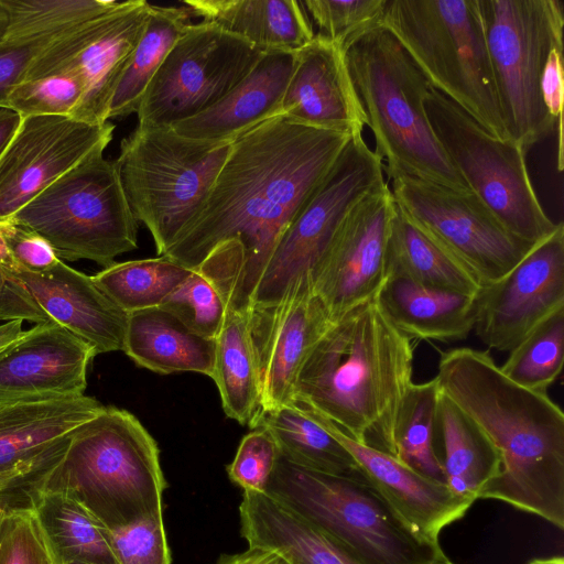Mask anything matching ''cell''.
I'll use <instances>...</instances> for the list:
<instances>
[{
	"instance_id": "1",
	"label": "cell",
	"mask_w": 564,
	"mask_h": 564,
	"mask_svg": "<svg viewBox=\"0 0 564 564\" xmlns=\"http://www.w3.org/2000/svg\"><path fill=\"white\" fill-rule=\"evenodd\" d=\"M350 135L271 118L236 139L196 217L163 257L204 274L226 307H252L280 238Z\"/></svg>"
},
{
	"instance_id": "2",
	"label": "cell",
	"mask_w": 564,
	"mask_h": 564,
	"mask_svg": "<svg viewBox=\"0 0 564 564\" xmlns=\"http://www.w3.org/2000/svg\"><path fill=\"white\" fill-rule=\"evenodd\" d=\"M436 382L486 433L500 470L478 499H496L564 528V413L546 392L508 379L487 350L443 351Z\"/></svg>"
},
{
	"instance_id": "3",
	"label": "cell",
	"mask_w": 564,
	"mask_h": 564,
	"mask_svg": "<svg viewBox=\"0 0 564 564\" xmlns=\"http://www.w3.org/2000/svg\"><path fill=\"white\" fill-rule=\"evenodd\" d=\"M411 338L377 296L333 319L307 354L292 403L358 443L394 456V426L413 383Z\"/></svg>"
},
{
	"instance_id": "4",
	"label": "cell",
	"mask_w": 564,
	"mask_h": 564,
	"mask_svg": "<svg viewBox=\"0 0 564 564\" xmlns=\"http://www.w3.org/2000/svg\"><path fill=\"white\" fill-rule=\"evenodd\" d=\"M343 51L388 180L413 176L471 192L430 124L424 104L433 87L394 34L379 23L349 40Z\"/></svg>"
},
{
	"instance_id": "5",
	"label": "cell",
	"mask_w": 564,
	"mask_h": 564,
	"mask_svg": "<svg viewBox=\"0 0 564 564\" xmlns=\"http://www.w3.org/2000/svg\"><path fill=\"white\" fill-rule=\"evenodd\" d=\"M165 487L155 440L132 413L104 406L74 432L43 490L72 496L115 530L163 516Z\"/></svg>"
},
{
	"instance_id": "6",
	"label": "cell",
	"mask_w": 564,
	"mask_h": 564,
	"mask_svg": "<svg viewBox=\"0 0 564 564\" xmlns=\"http://www.w3.org/2000/svg\"><path fill=\"white\" fill-rule=\"evenodd\" d=\"M381 23L432 87L489 133L509 140L496 93L480 0H387Z\"/></svg>"
},
{
	"instance_id": "7",
	"label": "cell",
	"mask_w": 564,
	"mask_h": 564,
	"mask_svg": "<svg viewBox=\"0 0 564 564\" xmlns=\"http://www.w3.org/2000/svg\"><path fill=\"white\" fill-rule=\"evenodd\" d=\"M340 544L360 564H431L438 542L416 536L365 477L332 475L280 456L265 491Z\"/></svg>"
},
{
	"instance_id": "8",
	"label": "cell",
	"mask_w": 564,
	"mask_h": 564,
	"mask_svg": "<svg viewBox=\"0 0 564 564\" xmlns=\"http://www.w3.org/2000/svg\"><path fill=\"white\" fill-rule=\"evenodd\" d=\"M232 142H205L170 127H137L115 164L138 221L163 256L203 207Z\"/></svg>"
},
{
	"instance_id": "9",
	"label": "cell",
	"mask_w": 564,
	"mask_h": 564,
	"mask_svg": "<svg viewBox=\"0 0 564 564\" xmlns=\"http://www.w3.org/2000/svg\"><path fill=\"white\" fill-rule=\"evenodd\" d=\"M10 221L41 236L62 261L87 259L107 268L138 248V221L104 151L63 174Z\"/></svg>"
},
{
	"instance_id": "10",
	"label": "cell",
	"mask_w": 564,
	"mask_h": 564,
	"mask_svg": "<svg viewBox=\"0 0 564 564\" xmlns=\"http://www.w3.org/2000/svg\"><path fill=\"white\" fill-rule=\"evenodd\" d=\"M480 2L503 126L509 140L528 151L556 131L541 83L551 51L563 47V2Z\"/></svg>"
},
{
	"instance_id": "11",
	"label": "cell",
	"mask_w": 564,
	"mask_h": 564,
	"mask_svg": "<svg viewBox=\"0 0 564 564\" xmlns=\"http://www.w3.org/2000/svg\"><path fill=\"white\" fill-rule=\"evenodd\" d=\"M425 110L446 156L500 223L536 245L557 227L544 212L531 182L527 151L489 133L468 112L432 88Z\"/></svg>"
},
{
	"instance_id": "12",
	"label": "cell",
	"mask_w": 564,
	"mask_h": 564,
	"mask_svg": "<svg viewBox=\"0 0 564 564\" xmlns=\"http://www.w3.org/2000/svg\"><path fill=\"white\" fill-rule=\"evenodd\" d=\"M264 53L213 22L191 23L149 84L138 126L172 127L210 108Z\"/></svg>"
},
{
	"instance_id": "13",
	"label": "cell",
	"mask_w": 564,
	"mask_h": 564,
	"mask_svg": "<svg viewBox=\"0 0 564 564\" xmlns=\"http://www.w3.org/2000/svg\"><path fill=\"white\" fill-rule=\"evenodd\" d=\"M386 184L383 163L362 134L350 138L326 178L276 243L254 291L252 306L276 303L301 279L311 278L349 210Z\"/></svg>"
},
{
	"instance_id": "14",
	"label": "cell",
	"mask_w": 564,
	"mask_h": 564,
	"mask_svg": "<svg viewBox=\"0 0 564 564\" xmlns=\"http://www.w3.org/2000/svg\"><path fill=\"white\" fill-rule=\"evenodd\" d=\"M397 207L482 285L510 272L535 246L511 234L474 192L413 176L388 184Z\"/></svg>"
},
{
	"instance_id": "15",
	"label": "cell",
	"mask_w": 564,
	"mask_h": 564,
	"mask_svg": "<svg viewBox=\"0 0 564 564\" xmlns=\"http://www.w3.org/2000/svg\"><path fill=\"white\" fill-rule=\"evenodd\" d=\"M0 321L55 323L98 354L123 349L128 314L88 276L58 260L33 272L14 264L0 243Z\"/></svg>"
},
{
	"instance_id": "16",
	"label": "cell",
	"mask_w": 564,
	"mask_h": 564,
	"mask_svg": "<svg viewBox=\"0 0 564 564\" xmlns=\"http://www.w3.org/2000/svg\"><path fill=\"white\" fill-rule=\"evenodd\" d=\"M150 7L144 0L121 1L70 29L39 55L24 80L57 74L78 76L85 95L74 118L106 123L111 97L144 31Z\"/></svg>"
},
{
	"instance_id": "17",
	"label": "cell",
	"mask_w": 564,
	"mask_h": 564,
	"mask_svg": "<svg viewBox=\"0 0 564 564\" xmlns=\"http://www.w3.org/2000/svg\"><path fill=\"white\" fill-rule=\"evenodd\" d=\"M395 212L387 183L349 210L315 264L310 278L312 290L332 321L375 297L384 283Z\"/></svg>"
},
{
	"instance_id": "18",
	"label": "cell",
	"mask_w": 564,
	"mask_h": 564,
	"mask_svg": "<svg viewBox=\"0 0 564 564\" xmlns=\"http://www.w3.org/2000/svg\"><path fill=\"white\" fill-rule=\"evenodd\" d=\"M474 329L482 344L509 352L564 308V226L536 243L503 278L474 295Z\"/></svg>"
},
{
	"instance_id": "19",
	"label": "cell",
	"mask_w": 564,
	"mask_h": 564,
	"mask_svg": "<svg viewBox=\"0 0 564 564\" xmlns=\"http://www.w3.org/2000/svg\"><path fill=\"white\" fill-rule=\"evenodd\" d=\"M115 124L72 117H21L0 155V224L42 191L112 140Z\"/></svg>"
},
{
	"instance_id": "20",
	"label": "cell",
	"mask_w": 564,
	"mask_h": 564,
	"mask_svg": "<svg viewBox=\"0 0 564 564\" xmlns=\"http://www.w3.org/2000/svg\"><path fill=\"white\" fill-rule=\"evenodd\" d=\"M330 322L310 278L301 279L276 303L250 308L263 413L292 403L301 367Z\"/></svg>"
},
{
	"instance_id": "21",
	"label": "cell",
	"mask_w": 564,
	"mask_h": 564,
	"mask_svg": "<svg viewBox=\"0 0 564 564\" xmlns=\"http://www.w3.org/2000/svg\"><path fill=\"white\" fill-rule=\"evenodd\" d=\"M96 356L63 326L35 324L0 355V405L83 395Z\"/></svg>"
},
{
	"instance_id": "22",
	"label": "cell",
	"mask_w": 564,
	"mask_h": 564,
	"mask_svg": "<svg viewBox=\"0 0 564 564\" xmlns=\"http://www.w3.org/2000/svg\"><path fill=\"white\" fill-rule=\"evenodd\" d=\"M305 412L348 451L366 480L420 539L438 542L440 532L459 520L473 505L456 496L446 484L416 473L394 456L358 443L325 419Z\"/></svg>"
},
{
	"instance_id": "23",
	"label": "cell",
	"mask_w": 564,
	"mask_h": 564,
	"mask_svg": "<svg viewBox=\"0 0 564 564\" xmlns=\"http://www.w3.org/2000/svg\"><path fill=\"white\" fill-rule=\"evenodd\" d=\"M282 116L307 127L361 135L365 112L352 87L343 48L319 35L294 52Z\"/></svg>"
},
{
	"instance_id": "24",
	"label": "cell",
	"mask_w": 564,
	"mask_h": 564,
	"mask_svg": "<svg viewBox=\"0 0 564 564\" xmlns=\"http://www.w3.org/2000/svg\"><path fill=\"white\" fill-rule=\"evenodd\" d=\"M105 405L88 395L0 405V476L55 466L74 432Z\"/></svg>"
},
{
	"instance_id": "25",
	"label": "cell",
	"mask_w": 564,
	"mask_h": 564,
	"mask_svg": "<svg viewBox=\"0 0 564 564\" xmlns=\"http://www.w3.org/2000/svg\"><path fill=\"white\" fill-rule=\"evenodd\" d=\"M293 64L294 52L264 53L256 67L218 102L170 128L192 140L234 142L260 123L282 116Z\"/></svg>"
},
{
	"instance_id": "26",
	"label": "cell",
	"mask_w": 564,
	"mask_h": 564,
	"mask_svg": "<svg viewBox=\"0 0 564 564\" xmlns=\"http://www.w3.org/2000/svg\"><path fill=\"white\" fill-rule=\"evenodd\" d=\"M239 514L248 545L271 550L289 564H360L332 538L264 492L243 491Z\"/></svg>"
},
{
	"instance_id": "27",
	"label": "cell",
	"mask_w": 564,
	"mask_h": 564,
	"mask_svg": "<svg viewBox=\"0 0 564 564\" xmlns=\"http://www.w3.org/2000/svg\"><path fill=\"white\" fill-rule=\"evenodd\" d=\"M376 296L392 324L409 338L449 343L465 339L474 329V295L388 275Z\"/></svg>"
},
{
	"instance_id": "28",
	"label": "cell",
	"mask_w": 564,
	"mask_h": 564,
	"mask_svg": "<svg viewBox=\"0 0 564 564\" xmlns=\"http://www.w3.org/2000/svg\"><path fill=\"white\" fill-rule=\"evenodd\" d=\"M192 17L213 22L263 52H295L311 42L313 24L296 0H185Z\"/></svg>"
},
{
	"instance_id": "29",
	"label": "cell",
	"mask_w": 564,
	"mask_h": 564,
	"mask_svg": "<svg viewBox=\"0 0 564 564\" xmlns=\"http://www.w3.org/2000/svg\"><path fill=\"white\" fill-rule=\"evenodd\" d=\"M122 350L138 366L158 373L213 375L214 340L194 334L159 306L128 314Z\"/></svg>"
},
{
	"instance_id": "30",
	"label": "cell",
	"mask_w": 564,
	"mask_h": 564,
	"mask_svg": "<svg viewBox=\"0 0 564 564\" xmlns=\"http://www.w3.org/2000/svg\"><path fill=\"white\" fill-rule=\"evenodd\" d=\"M250 310H226L221 329L214 339L215 381L225 414L254 429L263 413L261 375L252 343Z\"/></svg>"
},
{
	"instance_id": "31",
	"label": "cell",
	"mask_w": 564,
	"mask_h": 564,
	"mask_svg": "<svg viewBox=\"0 0 564 564\" xmlns=\"http://www.w3.org/2000/svg\"><path fill=\"white\" fill-rule=\"evenodd\" d=\"M33 510L54 564H120L110 530L72 496L42 490Z\"/></svg>"
},
{
	"instance_id": "32",
	"label": "cell",
	"mask_w": 564,
	"mask_h": 564,
	"mask_svg": "<svg viewBox=\"0 0 564 564\" xmlns=\"http://www.w3.org/2000/svg\"><path fill=\"white\" fill-rule=\"evenodd\" d=\"M438 431L444 447L445 484L456 496L474 502L500 470L499 451L477 423L441 391Z\"/></svg>"
},
{
	"instance_id": "33",
	"label": "cell",
	"mask_w": 564,
	"mask_h": 564,
	"mask_svg": "<svg viewBox=\"0 0 564 564\" xmlns=\"http://www.w3.org/2000/svg\"><path fill=\"white\" fill-rule=\"evenodd\" d=\"M387 276L400 275L423 285L475 295L477 280L445 249L421 231L397 207L386 253Z\"/></svg>"
},
{
	"instance_id": "34",
	"label": "cell",
	"mask_w": 564,
	"mask_h": 564,
	"mask_svg": "<svg viewBox=\"0 0 564 564\" xmlns=\"http://www.w3.org/2000/svg\"><path fill=\"white\" fill-rule=\"evenodd\" d=\"M257 426L267 429L280 456L296 466L332 475L364 477L348 451L293 403L264 412Z\"/></svg>"
},
{
	"instance_id": "35",
	"label": "cell",
	"mask_w": 564,
	"mask_h": 564,
	"mask_svg": "<svg viewBox=\"0 0 564 564\" xmlns=\"http://www.w3.org/2000/svg\"><path fill=\"white\" fill-rule=\"evenodd\" d=\"M191 17L186 7L151 4L144 31L111 97L108 121L137 113L152 78L192 23Z\"/></svg>"
},
{
	"instance_id": "36",
	"label": "cell",
	"mask_w": 564,
	"mask_h": 564,
	"mask_svg": "<svg viewBox=\"0 0 564 564\" xmlns=\"http://www.w3.org/2000/svg\"><path fill=\"white\" fill-rule=\"evenodd\" d=\"M440 389L436 379L412 383L400 405L394 426V457L416 473L445 484L436 453Z\"/></svg>"
},
{
	"instance_id": "37",
	"label": "cell",
	"mask_w": 564,
	"mask_h": 564,
	"mask_svg": "<svg viewBox=\"0 0 564 564\" xmlns=\"http://www.w3.org/2000/svg\"><path fill=\"white\" fill-rule=\"evenodd\" d=\"M191 271L161 256L115 262L91 279L118 307L130 314L160 306Z\"/></svg>"
},
{
	"instance_id": "38",
	"label": "cell",
	"mask_w": 564,
	"mask_h": 564,
	"mask_svg": "<svg viewBox=\"0 0 564 564\" xmlns=\"http://www.w3.org/2000/svg\"><path fill=\"white\" fill-rule=\"evenodd\" d=\"M564 360V308L540 323L502 364L501 372L514 383L546 392L558 378Z\"/></svg>"
},
{
	"instance_id": "39",
	"label": "cell",
	"mask_w": 564,
	"mask_h": 564,
	"mask_svg": "<svg viewBox=\"0 0 564 564\" xmlns=\"http://www.w3.org/2000/svg\"><path fill=\"white\" fill-rule=\"evenodd\" d=\"M113 0H0L7 18L4 34L61 33L116 7Z\"/></svg>"
},
{
	"instance_id": "40",
	"label": "cell",
	"mask_w": 564,
	"mask_h": 564,
	"mask_svg": "<svg viewBox=\"0 0 564 564\" xmlns=\"http://www.w3.org/2000/svg\"><path fill=\"white\" fill-rule=\"evenodd\" d=\"M178 318L191 332L215 339L226 316V304L213 283L192 270L159 306Z\"/></svg>"
},
{
	"instance_id": "41",
	"label": "cell",
	"mask_w": 564,
	"mask_h": 564,
	"mask_svg": "<svg viewBox=\"0 0 564 564\" xmlns=\"http://www.w3.org/2000/svg\"><path fill=\"white\" fill-rule=\"evenodd\" d=\"M85 95L83 80L74 74H57L24 80L10 93L6 109L20 117L74 118Z\"/></svg>"
},
{
	"instance_id": "42",
	"label": "cell",
	"mask_w": 564,
	"mask_h": 564,
	"mask_svg": "<svg viewBox=\"0 0 564 564\" xmlns=\"http://www.w3.org/2000/svg\"><path fill=\"white\" fill-rule=\"evenodd\" d=\"M305 11L319 35L339 45L381 23L387 0H304Z\"/></svg>"
},
{
	"instance_id": "43",
	"label": "cell",
	"mask_w": 564,
	"mask_h": 564,
	"mask_svg": "<svg viewBox=\"0 0 564 564\" xmlns=\"http://www.w3.org/2000/svg\"><path fill=\"white\" fill-rule=\"evenodd\" d=\"M279 458L280 452L271 433L257 426L242 437L227 466V474L243 491L264 492Z\"/></svg>"
},
{
	"instance_id": "44",
	"label": "cell",
	"mask_w": 564,
	"mask_h": 564,
	"mask_svg": "<svg viewBox=\"0 0 564 564\" xmlns=\"http://www.w3.org/2000/svg\"><path fill=\"white\" fill-rule=\"evenodd\" d=\"M120 564H171L163 516L110 530Z\"/></svg>"
},
{
	"instance_id": "45",
	"label": "cell",
	"mask_w": 564,
	"mask_h": 564,
	"mask_svg": "<svg viewBox=\"0 0 564 564\" xmlns=\"http://www.w3.org/2000/svg\"><path fill=\"white\" fill-rule=\"evenodd\" d=\"M65 32L3 35L0 40V109H6L10 93L25 79L39 55Z\"/></svg>"
},
{
	"instance_id": "46",
	"label": "cell",
	"mask_w": 564,
	"mask_h": 564,
	"mask_svg": "<svg viewBox=\"0 0 564 564\" xmlns=\"http://www.w3.org/2000/svg\"><path fill=\"white\" fill-rule=\"evenodd\" d=\"M0 243L14 264L29 271L47 270L59 260L46 240L10 220L0 224Z\"/></svg>"
},
{
	"instance_id": "47",
	"label": "cell",
	"mask_w": 564,
	"mask_h": 564,
	"mask_svg": "<svg viewBox=\"0 0 564 564\" xmlns=\"http://www.w3.org/2000/svg\"><path fill=\"white\" fill-rule=\"evenodd\" d=\"M53 467H43L0 476V516L19 509H34Z\"/></svg>"
},
{
	"instance_id": "48",
	"label": "cell",
	"mask_w": 564,
	"mask_h": 564,
	"mask_svg": "<svg viewBox=\"0 0 564 564\" xmlns=\"http://www.w3.org/2000/svg\"><path fill=\"white\" fill-rule=\"evenodd\" d=\"M563 47L551 51L543 72L541 93L546 110L556 126L557 137V171L563 170Z\"/></svg>"
},
{
	"instance_id": "49",
	"label": "cell",
	"mask_w": 564,
	"mask_h": 564,
	"mask_svg": "<svg viewBox=\"0 0 564 564\" xmlns=\"http://www.w3.org/2000/svg\"><path fill=\"white\" fill-rule=\"evenodd\" d=\"M214 564H289L278 553L262 549L248 546L247 550L232 553L223 554Z\"/></svg>"
},
{
	"instance_id": "50",
	"label": "cell",
	"mask_w": 564,
	"mask_h": 564,
	"mask_svg": "<svg viewBox=\"0 0 564 564\" xmlns=\"http://www.w3.org/2000/svg\"><path fill=\"white\" fill-rule=\"evenodd\" d=\"M21 117L8 109H0V155L19 127Z\"/></svg>"
},
{
	"instance_id": "51",
	"label": "cell",
	"mask_w": 564,
	"mask_h": 564,
	"mask_svg": "<svg viewBox=\"0 0 564 564\" xmlns=\"http://www.w3.org/2000/svg\"><path fill=\"white\" fill-rule=\"evenodd\" d=\"M22 321H8L0 325V355L22 335Z\"/></svg>"
},
{
	"instance_id": "52",
	"label": "cell",
	"mask_w": 564,
	"mask_h": 564,
	"mask_svg": "<svg viewBox=\"0 0 564 564\" xmlns=\"http://www.w3.org/2000/svg\"><path fill=\"white\" fill-rule=\"evenodd\" d=\"M528 564H564V558L562 556H553L550 558H536L532 560Z\"/></svg>"
},
{
	"instance_id": "53",
	"label": "cell",
	"mask_w": 564,
	"mask_h": 564,
	"mask_svg": "<svg viewBox=\"0 0 564 564\" xmlns=\"http://www.w3.org/2000/svg\"><path fill=\"white\" fill-rule=\"evenodd\" d=\"M8 26V18L7 14L0 4V40L3 37Z\"/></svg>"
},
{
	"instance_id": "54",
	"label": "cell",
	"mask_w": 564,
	"mask_h": 564,
	"mask_svg": "<svg viewBox=\"0 0 564 564\" xmlns=\"http://www.w3.org/2000/svg\"><path fill=\"white\" fill-rule=\"evenodd\" d=\"M431 564H454L452 563L446 556L440 561H436L434 563H431Z\"/></svg>"
},
{
	"instance_id": "55",
	"label": "cell",
	"mask_w": 564,
	"mask_h": 564,
	"mask_svg": "<svg viewBox=\"0 0 564 564\" xmlns=\"http://www.w3.org/2000/svg\"><path fill=\"white\" fill-rule=\"evenodd\" d=\"M0 281H1V273H0Z\"/></svg>"
},
{
	"instance_id": "56",
	"label": "cell",
	"mask_w": 564,
	"mask_h": 564,
	"mask_svg": "<svg viewBox=\"0 0 564 564\" xmlns=\"http://www.w3.org/2000/svg\"><path fill=\"white\" fill-rule=\"evenodd\" d=\"M75 564H78V563H75Z\"/></svg>"
}]
</instances>
